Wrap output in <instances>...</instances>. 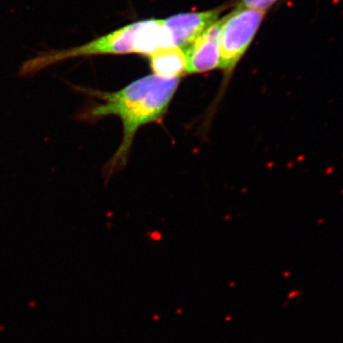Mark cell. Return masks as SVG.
Returning a JSON list of instances; mask_svg holds the SVG:
<instances>
[{
  "mask_svg": "<svg viewBox=\"0 0 343 343\" xmlns=\"http://www.w3.org/2000/svg\"><path fill=\"white\" fill-rule=\"evenodd\" d=\"M179 82L180 77L164 78L151 74L116 91L73 86L78 93L93 98L77 113V120L94 123L107 116H116L122 123V141L103 169L106 180L125 167L138 130L158 121L167 113Z\"/></svg>",
  "mask_w": 343,
  "mask_h": 343,
  "instance_id": "obj_1",
  "label": "cell"
},
{
  "mask_svg": "<svg viewBox=\"0 0 343 343\" xmlns=\"http://www.w3.org/2000/svg\"><path fill=\"white\" fill-rule=\"evenodd\" d=\"M277 0H241L240 6L257 10H264L270 8Z\"/></svg>",
  "mask_w": 343,
  "mask_h": 343,
  "instance_id": "obj_6",
  "label": "cell"
},
{
  "mask_svg": "<svg viewBox=\"0 0 343 343\" xmlns=\"http://www.w3.org/2000/svg\"><path fill=\"white\" fill-rule=\"evenodd\" d=\"M223 23L215 21L211 25L187 50V74H200L219 68V37L220 29Z\"/></svg>",
  "mask_w": 343,
  "mask_h": 343,
  "instance_id": "obj_4",
  "label": "cell"
},
{
  "mask_svg": "<svg viewBox=\"0 0 343 343\" xmlns=\"http://www.w3.org/2000/svg\"><path fill=\"white\" fill-rule=\"evenodd\" d=\"M221 9L201 12L182 14L162 20L165 48L187 50L203 32L217 21Z\"/></svg>",
  "mask_w": 343,
  "mask_h": 343,
  "instance_id": "obj_3",
  "label": "cell"
},
{
  "mask_svg": "<svg viewBox=\"0 0 343 343\" xmlns=\"http://www.w3.org/2000/svg\"><path fill=\"white\" fill-rule=\"evenodd\" d=\"M266 11L239 7L223 18L219 37V68L228 76L249 47Z\"/></svg>",
  "mask_w": 343,
  "mask_h": 343,
  "instance_id": "obj_2",
  "label": "cell"
},
{
  "mask_svg": "<svg viewBox=\"0 0 343 343\" xmlns=\"http://www.w3.org/2000/svg\"><path fill=\"white\" fill-rule=\"evenodd\" d=\"M153 74L164 78L180 77L186 71L187 55L178 47L163 48L150 55Z\"/></svg>",
  "mask_w": 343,
  "mask_h": 343,
  "instance_id": "obj_5",
  "label": "cell"
}]
</instances>
